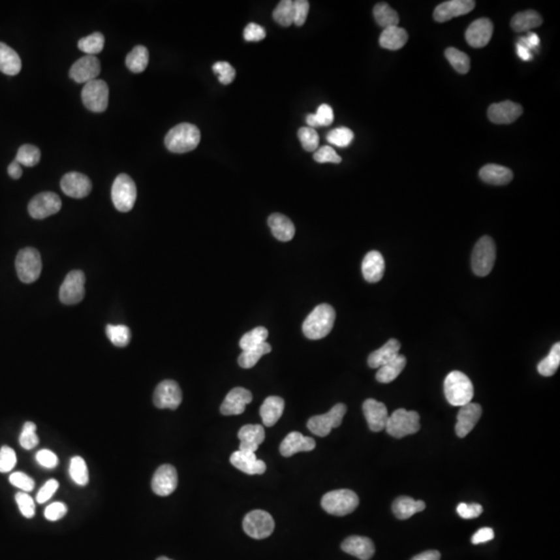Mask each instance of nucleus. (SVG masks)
I'll return each mask as SVG.
<instances>
[{
	"mask_svg": "<svg viewBox=\"0 0 560 560\" xmlns=\"http://www.w3.org/2000/svg\"><path fill=\"white\" fill-rule=\"evenodd\" d=\"M15 345L20 349L21 355L27 358V360H36L44 353V347H46V340L42 335L40 328L32 320L25 322L18 330L15 335Z\"/></svg>",
	"mask_w": 560,
	"mask_h": 560,
	"instance_id": "2eb2a0df",
	"label": "nucleus"
},
{
	"mask_svg": "<svg viewBox=\"0 0 560 560\" xmlns=\"http://www.w3.org/2000/svg\"><path fill=\"white\" fill-rule=\"evenodd\" d=\"M120 374L127 386L145 397H166L183 382V363L161 345L143 342L131 347L120 361Z\"/></svg>",
	"mask_w": 560,
	"mask_h": 560,
	"instance_id": "0eeeda50",
	"label": "nucleus"
},
{
	"mask_svg": "<svg viewBox=\"0 0 560 560\" xmlns=\"http://www.w3.org/2000/svg\"><path fill=\"white\" fill-rule=\"evenodd\" d=\"M210 75L201 65H187L185 69L164 75L156 83V96L175 110H187L200 106L208 96Z\"/></svg>",
	"mask_w": 560,
	"mask_h": 560,
	"instance_id": "9d476101",
	"label": "nucleus"
},
{
	"mask_svg": "<svg viewBox=\"0 0 560 560\" xmlns=\"http://www.w3.org/2000/svg\"><path fill=\"white\" fill-rule=\"evenodd\" d=\"M168 212L185 224H208L217 214L219 175L210 162L189 159L171 166L162 183Z\"/></svg>",
	"mask_w": 560,
	"mask_h": 560,
	"instance_id": "7ed1b4c3",
	"label": "nucleus"
},
{
	"mask_svg": "<svg viewBox=\"0 0 560 560\" xmlns=\"http://www.w3.org/2000/svg\"><path fill=\"white\" fill-rule=\"evenodd\" d=\"M532 75V62L513 46H499L488 59V78L497 83H520Z\"/></svg>",
	"mask_w": 560,
	"mask_h": 560,
	"instance_id": "ddd939ff",
	"label": "nucleus"
},
{
	"mask_svg": "<svg viewBox=\"0 0 560 560\" xmlns=\"http://www.w3.org/2000/svg\"><path fill=\"white\" fill-rule=\"evenodd\" d=\"M546 36L557 48H560V4L555 9L552 18L546 23Z\"/></svg>",
	"mask_w": 560,
	"mask_h": 560,
	"instance_id": "f3484780",
	"label": "nucleus"
},
{
	"mask_svg": "<svg viewBox=\"0 0 560 560\" xmlns=\"http://www.w3.org/2000/svg\"><path fill=\"white\" fill-rule=\"evenodd\" d=\"M129 560H171L168 546L161 540L141 541Z\"/></svg>",
	"mask_w": 560,
	"mask_h": 560,
	"instance_id": "dca6fc26",
	"label": "nucleus"
},
{
	"mask_svg": "<svg viewBox=\"0 0 560 560\" xmlns=\"http://www.w3.org/2000/svg\"><path fill=\"white\" fill-rule=\"evenodd\" d=\"M399 282V258L378 245H365L340 258L328 280L335 300L351 307H368L393 298Z\"/></svg>",
	"mask_w": 560,
	"mask_h": 560,
	"instance_id": "f257e3e1",
	"label": "nucleus"
},
{
	"mask_svg": "<svg viewBox=\"0 0 560 560\" xmlns=\"http://www.w3.org/2000/svg\"><path fill=\"white\" fill-rule=\"evenodd\" d=\"M275 397V378L268 361L252 347L233 353L222 376V399L231 418L254 425L266 418Z\"/></svg>",
	"mask_w": 560,
	"mask_h": 560,
	"instance_id": "f03ea898",
	"label": "nucleus"
},
{
	"mask_svg": "<svg viewBox=\"0 0 560 560\" xmlns=\"http://www.w3.org/2000/svg\"><path fill=\"white\" fill-rule=\"evenodd\" d=\"M32 540L40 560H75L83 544V517L78 502L52 494L32 515Z\"/></svg>",
	"mask_w": 560,
	"mask_h": 560,
	"instance_id": "20e7f679",
	"label": "nucleus"
},
{
	"mask_svg": "<svg viewBox=\"0 0 560 560\" xmlns=\"http://www.w3.org/2000/svg\"><path fill=\"white\" fill-rule=\"evenodd\" d=\"M81 318V303L65 289H48L38 295L30 320L55 335L71 332Z\"/></svg>",
	"mask_w": 560,
	"mask_h": 560,
	"instance_id": "9b49d317",
	"label": "nucleus"
},
{
	"mask_svg": "<svg viewBox=\"0 0 560 560\" xmlns=\"http://www.w3.org/2000/svg\"><path fill=\"white\" fill-rule=\"evenodd\" d=\"M254 136L266 145H282L298 129V102L289 92H272L252 115Z\"/></svg>",
	"mask_w": 560,
	"mask_h": 560,
	"instance_id": "1a4fd4ad",
	"label": "nucleus"
},
{
	"mask_svg": "<svg viewBox=\"0 0 560 560\" xmlns=\"http://www.w3.org/2000/svg\"><path fill=\"white\" fill-rule=\"evenodd\" d=\"M536 448L546 471L560 481V428L548 425L536 436Z\"/></svg>",
	"mask_w": 560,
	"mask_h": 560,
	"instance_id": "4468645a",
	"label": "nucleus"
},
{
	"mask_svg": "<svg viewBox=\"0 0 560 560\" xmlns=\"http://www.w3.org/2000/svg\"><path fill=\"white\" fill-rule=\"evenodd\" d=\"M122 418L119 393L106 384L73 388L57 407V423L67 439H88L108 430Z\"/></svg>",
	"mask_w": 560,
	"mask_h": 560,
	"instance_id": "39448f33",
	"label": "nucleus"
},
{
	"mask_svg": "<svg viewBox=\"0 0 560 560\" xmlns=\"http://www.w3.org/2000/svg\"><path fill=\"white\" fill-rule=\"evenodd\" d=\"M425 141L436 150L442 168H460L471 154V140L453 122H436L425 131Z\"/></svg>",
	"mask_w": 560,
	"mask_h": 560,
	"instance_id": "f8f14e48",
	"label": "nucleus"
},
{
	"mask_svg": "<svg viewBox=\"0 0 560 560\" xmlns=\"http://www.w3.org/2000/svg\"><path fill=\"white\" fill-rule=\"evenodd\" d=\"M201 143L200 120L187 110H171L148 125L140 154L154 166H175L189 161Z\"/></svg>",
	"mask_w": 560,
	"mask_h": 560,
	"instance_id": "423d86ee",
	"label": "nucleus"
},
{
	"mask_svg": "<svg viewBox=\"0 0 560 560\" xmlns=\"http://www.w3.org/2000/svg\"><path fill=\"white\" fill-rule=\"evenodd\" d=\"M44 138L38 108L9 85L0 83V143L11 150L30 152Z\"/></svg>",
	"mask_w": 560,
	"mask_h": 560,
	"instance_id": "6e6552de",
	"label": "nucleus"
}]
</instances>
